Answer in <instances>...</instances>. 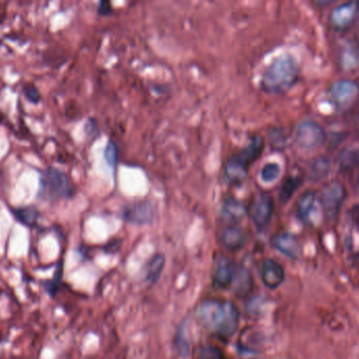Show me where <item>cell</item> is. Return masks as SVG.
<instances>
[{
  "label": "cell",
  "instance_id": "cell-29",
  "mask_svg": "<svg viewBox=\"0 0 359 359\" xmlns=\"http://www.w3.org/2000/svg\"><path fill=\"white\" fill-rule=\"evenodd\" d=\"M112 12V8H110V3L108 1H102L99 6V13L101 15H108V13Z\"/></svg>",
  "mask_w": 359,
  "mask_h": 359
},
{
  "label": "cell",
  "instance_id": "cell-3",
  "mask_svg": "<svg viewBox=\"0 0 359 359\" xmlns=\"http://www.w3.org/2000/svg\"><path fill=\"white\" fill-rule=\"evenodd\" d=\"M265 141L260 135H254L248 145L233 154L224 166V178L229 184H240L246 180L250 167L262 155Z\"/></svg>",
  "mask_w": 359,
  "mask_h": 359
},
{
  "label": "cell",
  "instance_id": "cell-7",
  "mask_svg": "<svg viewBox=\"0 0 359 359\" xmlns=\"http://www.w3.org/2000/svg\"><path fill=\"white\" fill-rule=\"evenodd\" d=\"M347 191L338 182H330L322 193L321 202L324 212L329 219H335L346 200Z\"/></svg>",
  "mask_w": 359,
  "mask_h": 359
},
{
  "label": "cell",
  "instance_id": "cell-8",
  "mask_svg": "<svg viewBox=\"0 0 359 359\" xmlns=\"http://www.w3.org/2000/svg\"><path fill=\"white\" fill-rule=\"evenodd\" d=\"M274 202L272 195L267 193L256 194L249 206V214L258 229H265L274 215Z\"/></svg>",
  "mask_w": 359,
  "mask_h": 359
},
{
  "label": "cell",
  "instance_id": "cell-13",
  "mask_svg": "<svg viewBox=\"0 0 359 359\" xmlns=\"http://www.w3.org/2000/svg\"><path fill=\"white\" fill-rule=\"evenodd\" d=\"M272 245L283 255L291 260H297L301 256V244L292 234L287 232L278 234L272 239Z\"/></svg>",
  "mask_w": 359,
  "mask_h": 359
},
{
  "label": "cell",
  "instance_id": "cell-25",
  "mask_svg": "<svg viewBox=\"0 0 359 359\" xmlns=\"http://www.w3.org/2000/svg\"><path fill=\"white\" fill-rule=\"evenodd\" d=\"M358 161V151H346L340 156V165L344 168L354 167Z\"/></svg>",
  "mask_w": 359,
  "mask_h": 359
},
{
  "label": "cell",
  "instance_id": "cell-22",
  "mask_svg": "<svg viewBox=\"0 0 359 359\" xmlns=\"http://www.w3.org/2000/svg\"><path fill=\"white\" fill-rule=\"evenodd\" d=\"M281 172H282V169H281V166L278 163H269L265 165L262 171H260V178H262V182L270 184V182H274L278 180Z\"/></svg>",
  "mask_w": 359,
  "mask_h": 359
},
{
  "label": "cell",
  "instance_id": "cell-2",
  "mask_svg": "<svg viewBox=\"0 0 359 359\" xmlns=\"http://www.w3.org/2000/svg\"><path fill=\"white\" fill-rule=\"evenodd\" d=\"M299 77V63L294 57L283 54L276 57L265 70L260 87L267 93H285L297 83Z\"/></svg>",
  "mask_w": 359,
  "mask_h": 359
},
{
  "label": "cell",
  "instance_id": "cell-15",
  "mask_svg": "<svg viewBox=\"0 0 359 359\" xmlns=\"http://www.w3.org/2000/svg\"><path fill=\"white\" fill-rule=\"evenodd\" d=\"M247 207L233 196L227 197L222 205V218L231 225H237L247 215Z\"/></svg>",
  "mask_w": 359,
  "mask_h": 359
},
{
  "label": "cell",
  "instance_id": "cell-30",
  "mask_svg": "<svg viewBox=\"0 0 359 359\" xmlns=\"http://www.w3.org/2000/svg\"><path fill=\"white\" fill-rule=\"evenodd\" d=\"M357 186H358V188H359V176H358V180H357Z\"/></svg>",
  "mask_w": 359,
  "mask_h": 359
},
{
  "label": "cell",
  "instance_id": "cell-18",
  "mask_svg": "<svg viewBox=\"0 0 359 359\" xmlns=\"http://www.w3.org/2000/svg\"><path fill=\"white\" fill-rule=\"evenodd\" d=\"M164 264H165V257L162 254H157L151 258V262L147 264V282H151V284L157 282L158 279L161 276Z\"/></svg>",
  "mask_w": 359,
  "mask_h": 359
},
{
  "label": "cell",
  "instance_id": "cell-17",
  "mask_svg": "<svg viewBox=\"0 0 359 359\" xmlns=\"http://www.w3.org/2000/svg\"><path fill=\"white\" fill-rule=\"evenodd\" d=\"M233 286V291H235L237 297L244 298V297L250 294L252 288H253V282H252L251 274L247 269L244 268V266L237 268Z\"/></svg>",
  "mask_w": 359,
  "mask_h": 359
},
{
  "label": "cell",
  "instance_id": "cell-23",
  "mask_svg": "<svg viewBox=\"0 0 359 359\" xmlns=\"http://www.w3.org/2000/svg\"><path fill=\"white\" fill-rule=\"evenodd\" d=\"M199 359H227V357L221 349L213 346H205L199 351Z\"/></svg>",
  "mask_w": 359,
  "mask_h": 359
},
{
  "label": "cell",
  "instance_id": "cell-10",
  "mask_svg": "<svg viewBox=\"0 0 359 359\" xmlns=\"http://www.w3.org/2000/svg\"><path fill=\"white\" fill-rule=\"evenodd\" d=\"M359 13L358 1L340 3L331 13V22L336 29H346L354 22Z\"/></svg>",
  "mask_w": 359,
  "mask_h": 359
},
{
  "label": "cell",
  "instance_id": "cell-5",
  "mask_svg": "<svg viewBox=\"0 0 359 359\" xmlns=\"http://www.w3.org/2000/svg\"><path fill=\"white\" fill-rule=\"evenodd\" d=\"M329 95L338 110H348L359 100V85L352 79H340L332 83Z\"/></svg>",
  "mask_w": 359,
  "mask_h": 359
},
{
  "label": "cell",
  "instance_id": "cell-28",
  "mask_svg": "<svg viewBox=\"0 0 359 359\" xmlns=\"http://www.w3.org/2000/svg\"><path fill=\"white\" fill-rule=\"evenodd\" d=\"M24 95L30 102H35V104L40 99V95H39L38 91L34 86H26V89H24Z\"/></svg>",
  "mask_w": 359,
  "mask_h": 359
},
{
  "label": "cell",
  "instance_id": "cell-31",
  "mask_svg": "<svg viewBox=\"0 0 359 359\" xmlns=\"http://www.w3.org/2000/svg\"><path fill=\"white\" fill-rule=\"evenodd\" d=\"M0 120H1V118H0Z\"/></svg>",
  "mask_w": 359,
  "mask_h": 359
},
{
  "label": "cell",
  "instance_id": "cell-19",
  "mask_svg": "<svg viewBox=\"0 0 359 359\" xmlns=\"http://www.w3.org/2000/svg\"><path fill=\"white\" fill-rule=\"evenodd\" d=\"M301 184V178L299 176H289L283 182L282 188L280 190V200L283 204H286L290 200L291 197L297 192Z\"/></svg>",
  "mask_w": 359,
  "mask_h": 359
},
{
  "label": "cell",
  "instance_id": "cell-16",
  "mask_svg": "<svg viewBox=\"0 0 359 359\" xmlns=\"http://www.w3.org/2000/svg\"><path fill=\"white\" fill-rule=\"evenodd\" d=\"M235 271L237 266L233 260L227 257H221L213 273V282L219 288H229L233 285Z\"/></svg>",
  "mask_w": 359,
  "mask_h": 359
},
{
  "label": "cell",
  "instance_id": "cell-1",
  "mask_svg": "<svg viewBox=\"0 0 359 359\" xmlns=\"http://www.w3.org/2000/svg\"><path fill=\"white\" fill-rule=\"evenodd\" d=\"M197 316L205 329L223 340L231 338L239 326V311L231 301H203L199 305Z\"/></svg>",
  "mask_w": 359,
  "mask_h": 359
},
{
  "label": "cell",
  "instance_id": "cell-21",
  "mask_svg": "<svg viewBox=\"0 0 359 359\" xmlns=\"http://www.w3.org/2000/svg\"><path fill=\"white\" fill-rule=\"evenodd\" d=\"M331 165L329 159L325 157H319L315 159L312 163L311 173L315 180H323L326 176L329 175Z\"/></svg>",
  "mask_w": 359,
  "mask_h": 359
},
{
  "label": "cell",
  "instance_id": "cell-4",
  "mask_svg": "<svg viewBox=\"0 0 359 359\" xmlns=\"http://www.w3.org/2000/svg\"><path fill=\"white\" fill-rule=\"evenodd\" d=\"M74 194L69 176L56 168H48L41 174L39 182L38 198L58 200L69 198Z\"/></svg>",
  "mask_w": 359,
  "mask_h": 359
},
{
  "label": "cell",
  "instance_id": "cell-14",
  "mask_svg": "<svg viewBox=\"0 0 359 359\" xmlns=\"http://www.w3.org/2000/svg\"><path fill=\"white\" fill-rule=\"evenodd\" d=\"M125 221L135 225H147L151 223L155 217V209L151 202H138L129 207L123 213Z\"/></svg>",
  "mask_w": 359,
  "mask_h": 359
},
{
  "label": "cell",
  "instance_id": "cell-9",
  "mask_svg": "<svg viewBox=\"0 0 359 359\" xmlns=\"http://www.w3.org/2000/svg\"><path fill=\"white\" fill-rule=\"evenodd\" d=\"M319 209L317 193L313 190L303 193L297 204V212L299 219L305 223H312L317 217Z\"/></svg>",
  "mask_w": 359,
  "mask_h": 359
},
{
  "label": "cell",
  "instance_id": "cell-24",
  "mask_svg": "<svg viewBox=\"0 0 359 359\" xmlns=\"http://www.w3.org/2000/svg\"><path fill=\"white\" fill-rule=\"evenodd\" d=\"M176 346H178V353H180L182 356H187L188 353H190V342H188L187 338L184 335L183 324H182L181 327L178 328V334H176Z\"/></svg>",
  "mask_w": 359,
  "mask_h": 359
},
{
  "label": "cell",
  "instance_id": "cell-27",
  "mask_svg": "<svg viewBox=\"0 0 359 359\" xmlns=\"http://www.w3.org/2000/svg\"><path fill=\"white\" fill-rule=\"evenodd\" d=\"M60 278L61 271H59V273H56V274H55V277L54 279H53V280H51V282L44 284V287H46V290L48 291V293L51 295V296H54L55 293H56L57 290H58V285L59 282H60Z\"/></svg>",
  "mask_w": 359,
  "mask_h": 359
},
{
  "label": "cell",
  "instance_id": "cell-20",
  "mask_svg": "<svg viewBox=\"0 0 359 359\" xmlns=\"http://www.w3.org/2000/svg\"><path fill=\"white\" fill-rule=\"evenodd\" d=\"M14 216L16 221L22 223L26 227H33L37 223L39 217V213L36 209L32 207H24V208H17L13 210Z\"/></svg>",
  "mask_w": 359,
  "mask_h": 359
},
{
  "label": "cell",
  "instance_id": "cell-26",
  "mask_svg": "<svg viewBox=\"0 0 359 359\" xmlns=\"http://www.w3.org/2000/svg\"><path fill=\"white\" fill-rule=\"evenodd\" d=\"M117 147L114 143H108L106 147V152H104V156H106V161L108 165L112 168L116 167L117 163Z\"/></svg>",
  "mask_w": 359,
  "mask_h": 359
},
{
  "label": "cell",
  "instance_id": "cell-6",
  "mask_svg": "<svg viewBox=\"0 0 359 359\" xmlns=\"http://www.w3.org/2000/svg\"><path fill=\"white\" fill-rule=\"evenodd\" d=\"M326 141V132L321 125L313 120H305L297 127L295 141L303 150L321 147Z\"/></svg>",
  "mask_w": 359,
  "mask_h": 359
},
{
  "label": "cell",
  "instance_id": "cell-11",
  "mask_svg": "<svg viewBox=\"0 0 359 359\" xmlns=\"http://www.w3.org/2000/svg\"><path fill=\"white\" fill-rule=\"evenodd\" d=\"M262 284L269 289H276L284 282V268L274 260H264L260 269Z\"/></svg>",
  "mask_w": 359,
  "mask_h": 359
},
{
  "label": "cell",
  "instance_id": "cell-12",
  "mask_svg": "<svg viewBox=\"0 0 359 359\" xmlns=\"http://www.w3.org/2000/svg\"><path fill=\"white\" fill-rule=\"evenodd\" d=\"M221 241L223 247L228 251H240L247 244V233L240 225H231L222 232Z\"/></svg>",
  "mask_w": 359,
  "mask_h": 359
}]
</instances>
